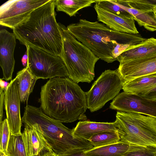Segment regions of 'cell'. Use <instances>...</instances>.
<instances>
[{"label": "cell", "mask_w": 156, "mask_h": 156, "mask_svg": "<svg viewBox=\"0 0 156 156\" xmlns=\"http://www.w3.org/2000/svg\"><path fill=\"white\" fill-rule=\"evenodd\" d=\"M67 27L97 57L109 63L117 60L118 56L129 48L146 39L139 34L117 31L103 23L84 19L70 24Z\"/></svg>", "instance_id": "cell-1"}, {"label": "cell", "mask_w": 156, "mask_h": 156, "mask_svg": "<svg viewBox=\"0 0 156 156\" xmlns=\"http://www.w3.org/2000/svg\"><path fill=\"white\" fill-rule=\"evenodd\" d=\"M39 102L44 113L62 122L84 119L87 108L85 92L68 77L49 79L41 87Z\"/></svg>", "instance_id": "cell-2"}, {"label": "cell", "mask_w": 156, "mask_h": 156, "mask_svg": "<svg viewBox=\"0 0 156 156\" xmlns=\"http://www.w3.org/2000/svg\"><path fill=\"white\" fill-rule=\"evenodd\" d=\"M55 1L49 0L34 10L13 31L21 44L60 57L62 39L56 19Z\"/></svg>", "instance_id": "cell-3"}, {"label": "cell", "mask_w": 156, "mask_h": 156, "mask_svg": "<svg viewBox=\"0 0 156 156\" xmlns=\"http://www.w3.org/2000/svg\"><path fill=\"white\" fill-rule=\"evenodd\" d=\"M22 122L33 128L42 135L57 155L85 151L94 147L88 140L74 135L73 129L46 114L40 107L30 105L25 107Z\"/></svg>", "instance_id": "cell-4"}, {"label": "cell", "mask_w": 156, "mask_h": 156, "mask_svg": "<svg viewBox=\"0 0 156 156\" xmlns=\"http://www.w3.org/2000/svg\"><path fill=\"white\" fill-rule=\"evenodd\" d=\"M58 23L62 39L60 57L67 69L68 78L77 83H90L95 77V66L99 58L71 34L66 27Z\"/></svg>", "instance_id": "cell-5"}, {"label": "cell", "mask_w": 156, "mask_h": 156, "mask_svg": "<svg viewBox=\"0 0 156 156\" xmlns=\"http://www.w3.org/2000/svg\"><path fill=\"white\" fill-rule=\"evenodd\" d=\"M116 118L121 141L130 145L156 147V118L117 111Z\"/></svg>", "instance_id": "cell-6"}, {"label": "cell", "mask_w": 156, "mask_h": 156, "mask_svg": "<svg viewBox=\"0 0 156 156\" xmlns=\"http://www.w3.org/2000/svg\"><path fill=\"white\" fill-rule=\"evenodd\" d=\"M123 83L117 70H105L85 92L87 108L91 112L101 108L119 94Z\"/></svg>", "instance_id": "cell-7"}, {"label": "cell", "mask_w": 156, "mask_h": 156, "mask_svg": "<svg viewBox=\"0 0 156 156\" xmlns=\"http://www.w3.org/2000/svg\"><path fill=\"white\" fill-rule=\"evenodd\" d=\"M28 58L27 67L37 79L67 77L68 73L61 57L26 45Z\"/></svg>", "instance_id": "cell-8"}, {"label": "cell", "mask_w": 156, "mask_h": 156, "mask_svg": "<svg viewBox=\"0 0 156 156\" xmlns=\"http://www.w3.org/2000/svg\"><path fill=\"white\" fill-rule=\"evenodd\" d=\"M49 0H9L0 7V24L14 29Z\"/></svg>", "instance_id": "cell-9"}, {"label": "cell", "mask_w": 156, "mask_h": 156, "mask_svg": "<svg viewBox=\"0 0 156 156\" xmlns=\"http://www.w3.org/2000/svg\"><path fill=\"white\" fill-rule=\"evenodd\" d=\"M110 108L118 111L134 112L156 118V101L124 91L110 103Z\"/></svg>", "instance_id": "cell-10"}, {"label": "cell", "mask_w": 156, "mask_h": 156, "mask_svg": "<svg viewBox=\"0 0 156 156\" xmlns=\"http://www.w3.org/2000/svg\"><path fill=\"white\" fill-rule=\"evenodd\" d=\"M114 0L130 14L140 26L151 31H156V17L153 11L154 4L151 0Z\"/></svg>", "instance_id": "cell-11"}, {"label": "cell", "mask_w": 156, "mask_h": 156, "mask_svg": "<svg viewBox=\"0 0 156 156\" xmlns=\"http://www.w3.org/2000/svg\"><path fill=\"white\" fill-rule=\"evenodd\" d=\"M4 93L5 108L11 134L21 136L22 122L20 112L21 101L16 76L11 80Z\"/></svg>", "instance_id": "cell-12"}, {"label": "cell", "mask_w": 156, "mask_h": 156, "mask_svg": "<svg viewBox=\"0 0 156 156\" xmlns=\"http://www.w3.org/2000/svg\"><path fill=\"white\" fill-rule=\"evenodd\" d=\"M117 71L124 83L156 73V53L139 59L119 62Z\"/></svg>", "instance_id": "cell-13"}, {"label": "cell", "mask_w": 156, "mask_h": 156, "mask_svg": "<svg viewBox=\"0 0 156 156\" xmlns=\"http://www.w3.org/2000/svg\"><path fill=\"white\" fill-rule=\"evenodd\" d=\"M16 37L13 34L5 29L0 31V65L3 77L6 81L12 80L15 60L14 52L15 48Z\"/></svg>", "instance_id": "cell-14"}, {"label": "cell", "mask_w": 156, "mask_h": 156, "mask_svg": "<svg viewBox=\"0 0 156 156\" xmlns=\"http://www.w3.org/2000/svg\"><path fill=\"white\" fill-rule=\"evenodd\" d=\"M97 19L110 28L115 31L129 34H139L132 16H121L102 9L95 4L94 6Z\"/></svg>", "instance_id": "cell-15"}, {"label": "cell", "mask_w": 156, "mask_h": 156, "mask_svg": "<svg viewBox=\"0 0 156 156\" xmlns=\"http://www.w3.org/2000/svg\"><path fill=\"white\" fill-rule=\"evenodd\" d=\"M22 136L29 156H41L53 151L42 134L33 128L25 124Z\"/></svg>", "instance_id": "cell-16"}, {"label": "cell", "mask_w": 156, "mask_h": 156, "mask_svg": "<svg viewBox=\"0 0 156 156\" xmlns=\"http://www.w3.org/2000/svg\"><path fill=\"white\" fill-rule=\"evenodd\" d=\"M73 130L74 135L89 140L97 134L105 131H118L119 129L115 121L112 122H104L85 120L78 122Z\"/></svg>", "instance_id": "cell-17"}, {"label": "cell", "mask_w": 156, "mask_h": 156, "mask_svg": "<svg viewBox=\"0 0 156 156\" xmlns=\"http://www.w3.org/2000/svg\"><path fill=\"white\" fill-rule=\"evenodd\" d=\"M156 53V39H146L143 42L129 48L118 56L117 60L120 62L136 59Z\"/></svg>", "instance_id": "cell-18"}, {"label": "cell", "mask_w": 156, "mask_h": 156, "mask_svg": "<svg viewBox=\"0 0 156 156\" xmlns=\"http://www.w3.org/2000/svg\"><path fill=\"white\" fill-rule=\"evenodd\" d=\"M156 87V73L137 77L124 82L125 92L137 95L146 93Z\"/></svg>", "instance_id": "cell-19"}, {"label": "cell", "mask_w": 156, "mask_h": 156, "mask_svg": "<svg viewBox=\"0 0 156 156\" xmlns=\"http://www.w3.org/2000/svg\"><path fill=\"white\" fill-rule=\"evenodd\" d=\"M16 76L21 102L27 103L38 79L32 74L27 66L19 71Z\"/></svg>", "instance_id": "cell-20"}, {"label": "cell", "mask_w": 156, "mask_h": 156, "mask_svg": "<svg viewBox=\"0 0 156 156\" xmlns=\"http://www.w3.org/2000/svg\"><path fill=\"white\" fill-rule=\"evenodd\" d=\"M130 145L122 141L112 144L93 148L85 152L87 156H122Z\"/></svg>", "instance_id": "cell-21"}, {"label": "cell", "mask_w": 156, "mask_h": 156, "mask_svg": "<svg viewBox=\"0 0 156 156\" xmlns=\"http://www.w3.org/2000/svg\"><path fill=\"white\" fill-rule=\"evenodd\" d=\"M95 2L94 0H55V4L58 11L63 12L72 16L79 10Z\"/></svg>", "instance_id": "cell-22"}, {"label": "cell", "mask_w": 156, "mask_h": 156, "mask_svg": "<svg viewBox=\"0 0 156 156\" xmlns=\"http://www.w3.org/2000/svg\"><path fill=\"white\" fill-rule=\"evenodd\" d=\"M119 130L105 131L97 134L93 136L89 141L94 147H100L117 143L121 140Z\"/></svg>", "instance_id": "cell-23"}, {"label": "cell", "mask_w": 156, "mask_h": 156, "mask_svg": "<svg viewBox=\"0 0 156 156\" xmlns=\"http://www.w3.org/2000/svg\"><path fill=\"white\" fill-rule=\"evenodd\" d=\"M7 156H29L27 152L22 135L10 134L7 150Z\"/></svg>", "instance_id": "cell-24"}, {"label": "cell", "mask_w": 156, "mask_h": 156, "mask_svg": "<svg viewBox=\"0 0 156 156\" xmlns=\"http://www.w3.org/2000/svg\"><path fill=\"white\" fill-rule=\"evenodd\" d=\"M95 3L102 9L112 13L121 16L132 17L114 0H96Z\"/></svg>", "instance_id": "cell-25"}, {"label": "cell", "mask_w": 156, "mask_h": 156, "mask_svg": "<svg viewBox=\"0 0 156 156\" xmlns=\"http://www.w3.org/2000/svg\"><path fill=\"white\" fill-rule=\"evenodd\" d=\"M156 147L130 145L129 150L122 156H155Z\"/></svg>", "instance_id": "cell-26"}, {"label": "cell", "mask_w": 156, "mask_h": 156, "mask_svg": "<svg viewBox=\"0 0 156 156\" xmlns=\"http://www.w3.org/2000/svg\"><path fill=\"white\" fill-rule=\"evenodd\" d=\"M0 151L6 152L11 134L7 120L5 119L0 122Z\"/></svg>", "instance_id": "cell-27"}, {"label": "cell", "mask_w": 156, "mask_h": 156, "mask_svg": "<svg viewBox=\"0 0 156 156\" xmlns=\"http://www.w3.org/2000/svg\"><path fill=\"white\" fill-rule=\"evenodd\" d=\"M138 95L148 99L156 101V87L146 93Z\"/></svg>", "instance_id": "cell-28"}, {"label": "cell", "mask_w": 156, "mask_h": 156, "mask_svg": "<svg viewBox=\"0 0 156 156\" xmlns=\"http://www.w3.org/2000/svg\"><path fill=\"white\" fill-rule=\"evenodd\" d=\"M0 94V122L2 121L3 117V105L4 102L5 93L3 91Z\"/></svg>", "instance_id": "cell-29"}, {"label": "cell", "mask_w": 156, "mask_h": 156, "mask_svg": "<svg viewBox=\"0 0 156 156\" xmlns=\"http://www.w3.org/2000/svg\"><path fill=\"white\" fill-rule=\"evenodd\" d=\"M84 151H81L76 152L66 153L58 155V156H87Z\"/></svg>", "instance_id": "cell-30"}, {"label": "cell", "mask_w": 156, "mask_h": 156, "mask_svg": "<svg viewBox=\"0 0 156 156\" xmlns=\"http://www.w3.org/2000/svg\"><path fill=\"white\" fill-rule=\"evenodd\" d=\"M9 83L7 81L3 80L2 79H0V94L6 90Z\"/></svg>", "instance_id": "cell-31"}, {"label": "cell", "mask_w": 156, "mask_h": 156, "mask_svg": "<svg viewBox=\"0 0 156 156\" xmlns=\"http://www.w3.org/2000/svg\"><path fill=\"white\" fill-rule=\"evenodd\" d=\"M28 56L27 52L26 51L25 54L23 56L21 62L23 65L25 67H26L27 64Z\"/></svg>", "instance_id": "cell-32"}, {"label": "cell", "mask_w": 156, "mask_h": 156, "mask_svg": "<svg viewBox=\"0 0 156 156\" xmlns=\"http://www.w3.org/2000/svg\"><path fill=\"white\" fill-rule=\"evenodd\" d=\"M153 11L154 15L156 17V4H154V5L153 8Z\"/></svg>", "instance_id": "cell-33"}, {"label": "cell", "mask_w": 156, "mask_h": 156, "mask_svg": "<svg viewBox=\"0 0 156 156\" xmlns=\"http://www.w3.org/2000/svg\"><path fill=\"white\" fill-rule=\"evenodd\" d=\"M51 152H48L46 153L41 156H50V155Z\"/></svg>", "instance_id": "cell-34"}, {"label": "cell", "mask_w": 156, "mask_h": 156, "mask_svg": "<svg viewBox=\"0 0 156 156\" xmlns=\"http://www.w3.org/2000/svg\"><path fill=\"white\" fill-rule=\"evenodd\" d=\"M50 156H58V155L53 151L51 153Z\"/></svg>", "instance_id": "cell-35"}, {"label": "cell", "mask_w": 156, "mask_h": 156, "mask_svg": "<svg viewBox=\"0 0 156 156\" xmlns=\"http://www.w3.org/2000/svg\"><path fill=\"white\" fill-rule=\"evenodd\" d=\"M0 156H6L5 153L0 151Z\"/></svg>", "instance_id": "cell-36"}, {"label": "cell", "mask_w": 156, "mask_h": 156, "mask_svg": "<svg viewBox=\"0 0 156 156\" xmlns=\"http://www.w3.org/2000/svg\"><path fill=\"white\" fill-rule=\"evenodd\" d=\"M152 2L156 4V0H151Z\"/></svg>", "instance_id": "cell-37"}, {"label": "cell", "mask_w": 156, "mask_h": 156, "mask_svg": "<svg viewBox=\"0 0 156 156\" xmlns=\"http://www.w3.org/2000/svg\"><path fill=\"white\" fill-rule=\"evenodd\" d=\"M155 156H156V155H155Z\"/></svg>", "instance_id": "cell-38"}, {"label": "cell", "mask_w": 156, "mask_h": 156, "mask_svg": "<svg viewBox=\"0 0 156 156\" xmlns=\"http://www.w3.org/2000/svg\"><path fill=\"white\" fill-rule=\"evenodd\" d=\"M6 156H7V155H6Z\"/></svg>", "instance_id": "cell-39"}]
</instances>
